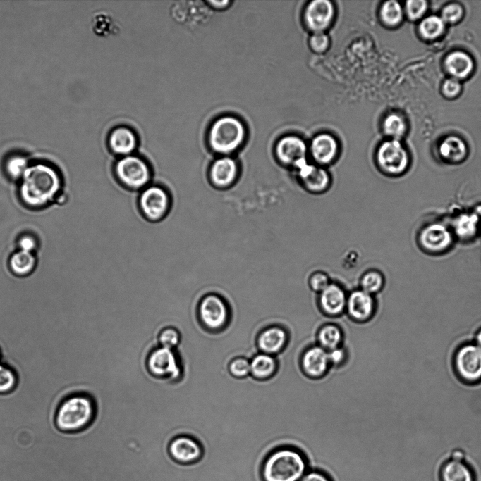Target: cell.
<instances>
[{
    "instance_id": "18",
    "label": "cell",
    "mask_w": 481,
    "mask_h": 481,
    "mask_svg": "<svg viewBox=\"0 0 481 481\" xmlns=\"http://www.w3.org/2000/svg\"><path fill=\"white\" fill-rule=\"evenodd\" d=\"M313 163L325 167L334 163L339 153V144L331 135L320 134L311 141L308 148Z\"/></svg>"
},
{
    "instance_id": "30",
    "label": "cell",
    "mask_w": 481,
    "mask_h": 481,
    "mask_svg": "<svg viewBox=\"0 0 481 481\" xmlns=\"http://www.w3.org/2000/svg\"><path fill=\"white\" fill-rule=\"evenodd\" d=\"M317 339L321 346L329 351L339 347L343 339V332L337 325L329 324L319 330Z\"/></svg>"
},
{
    "instance_id": "10",
    "label": "cell",
    "mask_w": 481,
    "mask_h": 481,
    "mask_svg": "<svg viewBox=\"0 0 481 481\" xmlns=\"http://www.w3.org/2000/svg\"><path fill=\"white\" fill-rule=\"evenodd\" d=\"M376 161L379 169L385 175L398 176L407 170L409 157L400 142L393 139L379 146L376 154Z\"/></svg>"
},
{
    "instance_id": "17",
    "label": "cell",
    "mask_w": 481,
    "mask_h": 481,
    "mask_svg": "<svg viewBox=\"0 0 481 481\" xmlns=\"http://www.w3.org/2000/svg\"><path fill=\"white\" fill-rule=\"evenodd\" d=\"M346 308L353 320L366 322L372 318L376 303L373 295L359 288L348 295Z\"/></svg>"
},
{
    "instance_id": "14",
    "label": "cell",
    "mask_w": 481,
    "mask_h": 481,
    "mask_svg": "<svg viewBox=\"0 0 481 481\" xmlns=\"http://www.w3.org/2000/svg\"><path fill=\"white\" fill-rule=\"evenodd\" d=\"M240 172L241 166L236 158L231 156H219L212 162L208 176L213 186L226 189L237 182Z\"/></svg>"
},
{
    "instance_id": "11",
    "label": "cell",
    "mask_w": 481,
    "mask_h": 481,
    "mask_svg": "<svg viewBox=\"0 0 481 481\" xmlns=\"http://www.w3.org/2000/svg\"><path fill=\"white\" fill-rule=\"evenodd\" d=\"M139 207L149 220H160L170 209V194L162 186L150 184L140 192Z\"/></svg>"
},
{
    "instance_id": "33",
    "label": "cell",
    "mask_w": 481,
    "mask_h": 481,
    "mask_svg": "<svg viewBox=\"0 0 481 481\" xmlns=\"http://www.w3.org/2000/svg\"><path fill=\"white\" fill-rule=\"evenodd\" d=\"M30 164L27 158L21 155H13L8 158L5 163L6 173L13 179H21Z\"/></svg>"
},
{
    "instance_id": "26",
    "label": "cell",
    "mask_w": 481,
    "mask_h": 481,
    "mask_svg": "<svg viewBox=\"0 0 481 481\" xmlns=\"http://www.w3.org/2000/svg\"><path fill=\"white\" fill-rule=\"evenodd\" d=\"M250 374L255 380H264L272 377L276 369V361L267 354H260L250 361Z\"/></svg>"
},
{
    "instance_id": "7",
    "label": "cell",
    "mask_w": 481,
    "mask_h": 481,
    "mask_svg": "<svg viewBox=\"0 0 481 481\" xmlns=\"http://www.w3.org/2000/svg\"><path fill=\"white\" fill-rule=\"evenodd\" d=\"M453 368L458 378L465 384L481 382V349L475 343L458 347L453 356Z\"/></svg>"
},
{
    "instance_id": "47",
    "label": "cell",
    "mask_w": 481,
    "mask_h": 481,
    "mask_svg": "<svg viewBox=\"0 0 481 481\" xmlns=\"http://www.w3.org/2000/svg\"><path fill=\"white\" fill-rule=\"evenodd\" d=\"M121 368L119 367L118 366H117L116 367L114 368L112 370H111L110 371H109V372H107L106 373H105V375H104V380L105 377H106L111 375L113 373L117 371L118 370H119V369H121ZM103 385H104V384H103ZM102 409L104 410V411H102V413H103L104 416L105 425H106V411H105V409H104V406H102Z\"/></svg>"
},
{
    "instance_id": "45",
    "label": "cell",
    "mask_w": 481,
    "mask_h": 481,
    "mask_svg": "<svg viewBox=\"0 0 481 481\" xmlns=\"http://www.w3.org/2000/svg\"><path fill=\"white\" fill-rule=\"evenodd\" d=\"M300 481H332L331 479L321 470H308Z\"/></svg>"
},
{
    "instance_id": "28",
    "label": "cell",
    "mask_w": 481,
    "mask_h": 481,
    "mask_svg": "<svg viewBox=\"0 0 481 481\" xmlns=\"http://www.w3.org/2000/svg\"><path fill=\"white\" fill-rule=\"evenodd\" d=\"M36 258L32 252L23 250L14 253L9 261L11 272L17 276H26L34 270Z\"/></svg>"
},
{
    "instance_id": "8",
    "label": "cell",
    "mask_w": 481,
    "mask_h": 481,
    "mask_svg": "<svg viewBox=\"0 0 481 481\" xmlns=\"http://www.w3.org/2000/svg\"><path fill=\"white\" fill-rule=\"evenodd\" d=\"M146 366L152 375L159 379L176 381L183 373L178 355L173 349L160 346L150 352Z\"/></svg>"
},
{
    "instance_id": "43",
    "label": "cell",
    "mask_w": 481,
    "mask_h": 481,
    "mask_svg": "<svg viewBox=\"0 0 481 481\" xmlns=\"http://www.w3.org/2000/svg\"><path fill=\"white\" fill-rule=\"evenodd\" d=\"M37 242L31 235H24L18 239L20 250L32 252L36 249Z\"/></svg>"
},
{
    "instance_id": "19",
    "label": "cell",
    "mask_w": 481,
    "mask_h": 481,
    "mask_svg": "<svg viewBox=\"0 0 481 481\" xmlns=\"http://www.w3.org/2000/svg\"><path fill=\"white\" fill-rule=\"evenodd\" d=\"M168 450L172 458L183 464L191 463L198 460L202 454L198 442L187 435H179L173 439L169 444Z\"/></svg>"
},
{
    "instance_id": "35",
    "label": "cell",
    "mask_w": 481,
    "mask_h": 481,
    "mask_svg": "<svg viewBox=\"0 0 481 481\" xmlns=\"http://www.w3.org/2000/svg\"><path fill=\"white\" fill-rule=\"evenodd\" d=\"M380 15L382 20L389 25H396L402 19L403 12L401 5L396 1H388L383 4Z\"/></svg>"
},
{
    "instance_id": "16",
    "label": "cell",
    "mask_w": 481,
    "mask_h": 481,
    "mask_svg": "<svg viewBox=\"0 0 481 481\" xmlns=\"http://www.w3.org/2000/svg\"><path fill=\"white\" fill-rule=\"evenodd\" d=\"M334 13V6L330 1H310L305 10V24L314 32H324L332 22Z\"/></svg>"
},
{
    "instance_id": "46",
    "label": "cell",
    "mask_w": 481,
    "mask_h": 481,
    "mask_svg": "<svg viewBox=\"0 0 481 481\" xmlns=\"http://www.w3.org/2000/svg\"><path fill=\"white\" fill-rule=\"evenodd\" d=\"M229 3V1H209V4L211 6H212L217 8H224L228 5Z\"/></svg>"
},
{
    "instance_id": "37",
    "label": "cell",
    "mask_w": 481,
    "mask_h": 481,
    "mask_svg": "<svg viewBox=\"0 0 481 481\" xmlns=\"http://www.w3.org/2000/svg\"><path fill=\"white\" fill-rule=\"evenodd\" d=\"M228 370L229 374L234 378H245L250 374V361L244 357H236L229 361Z\"/></svg>"
},
{
    "instance_id": "22",
    "label": "cell",
    "mask_w": 481,
    "mask_h": 481,
    "mask_svg": "<svg viewBox=\"0 0 481 481\" xmlns=\"http://www.w3.org/2000/svg\"><path fill=\"white\" fill-rule=\"evenodd\" d=\"M109 146L112 153L120 157L133 154L137 147L136 136L128 127H117L109 135Z\"/></svg>"
},
{
    "instance_id": "42",
    "label": "cell",
    "mask_w": 481,
    "mask_h": 481,
    "mask_svg": "<svg viewBox=\"0 0 481 481\" xmlns=\"http://www.w3.org/2000/svg\"><path fill=\"white\" fill-rule=\"evenodd\" d=\"M442 90L446 96L453 97L460 92L461 85L457 79L450 78L444 82Z\"/></svg>"
},
{
    "instance_id": "9",
    "label": "cell",
    "mask_w": 481,
    "mask_h": 481,
    "mask_svg": "<svg viewBox=\"0 0 481 481\" xmlns=\"http://www.w3.org/2000/svg\"><path fill=\"white\" fill-rule=\"evenodd\" d=\"M438 479L439 481H477V475L466 453L456 449L442 459L438 468Z\"/></svg>"
},
{
    "instance_id": "39",
    "label": "cell",
    "mask_w": 481,
    "mask_h": 481,
    "mask_svg": "<svg viewBox=\"0 0 481 481\" xmlns=\"http://www.w3.org/2000/svg\"><path fill=\"white\" fill-rule=\"evenodd\" d=\"M309 44L312 51L322 53L328 49L329 39L324 32H313L310 37Z\"/></svg>"
},
{
    "instance_id": "12",
    "label": "cell",
    "mask_w": 481,
    "mask_h": 481,
    "mask_svg": "<svg viewBox=\"0 0 481 481\" xmlns=\"http://www.w3.org/2000/svg\"><path fill=\"white\" fill-rule=\"evenodd\" d=\"M301 187L312 194L326 192L331 185V176L325 167L305 161L295 170Z\"/></svg>"
},
{
    "instance_id": "34",
    "label": "cell",
    "mask_w": 481,
    "mask_h": 481,
    "mask_svg": "<svg viewBox=\"0 0 481 481\" xmlns=\"http://www.w3.org/2000/svg\"><path fill=\"white\" fill-rule=\"evenodd\" d=\"M157 340L160 346L173 349L181 344V334L176 326H165L159 332Z\"/></svg>"
},
{
    "instance_id": "44",
    "label": "cell",
    "mask_w": 481,
    "mask_h": 481,
    "mask_svg": "<svg viewBox=\"0 0 481 481\" xmlns=\"http://www.w3.org/2000/svg\"><path fill=\"white\" fill-rule=\"evenodd\" d=\"M329 363L339 366L345 360L346 351L343 348L336 347L327 351Z\"/></svg>"
},
{
    "instance_id": "1",
    "label": "cell",
    "mask_w": 481,
    "mask_h": 481,
    "mask_svg": "<svg viewBox=\"0 0 481 481\" xmlns=\"http://www.w3.org/2000/svg\"><path fill=\"white\" fill-rule=\"evenodd\" d=\"M20 194L28 207L37 208L47 205L59 194L62 181L58 171L47 163L30 165L20 179Z\"/></svg>"
},
{
    "instance_id": "41",
    "label": "cell",
    "mask_w": 481,
    "mask_h": 481,
    "mask_svg": "<svg viewBox=\"0 0 481 481\" xmlns=\"http://www.w3.org/2000/svg\"><path fill=\"white\" fill-rule=\"evenodd\" d=\"M406 8L409 18L412 20H416L425 13L427 8V2L423 0L408 1H406Z\"/></svg>"
},
{
    "instance_id": "38",
    "label": "cell",
    "mask_w": 481,
    "mask_h": 481,
    "mask_svg": "<svg viewBox=\"0 0 481 481\" xmlns=\"http://www.w3.org/2000/svg\"><path fill=\"white\" fill-rule=\"evenodd\" d=\"M331 282L329 275L322 270H317L311 273L308 280L310 289L318 294L324 289Z\"/></svg>"
},
{
    "instance_id": "15",
    "label": "cell",
    "mask_w": 481,
    "mask_h": 481,
    "mask_svg": "<svg viewBox=\"0 0 481 481\" xmlns=\"http://www.w3.org/2000/svg\"><path fill=\"white\" fill-rule=\"evenodd\" d=\"M308 148L303 139L298 136L288 135L281 138L275 147L278 161L293 170L307 159Z\"/></svg>"
},
{
    "instance_id": "5",
    "label": "cell",
    "mask_w": 481,
    "mask_h": 481,
    "mask_svg": "<svg viewBox=\"0 0 481 481\" xmlns=\"http://www.w3.org/2000/svg\"><path fill=\"white\" fill-rule=\"evenodd\" d=\"M114 173L118 182L131 190L140 191L152 182L150 164L137 154L118 157L114 164Z\"/></svg>"
},
{
    "instance_id": "40",
    "label": "cell",
    "mask_w": 481,
    "mask_h": 481,
    "mask_svg": "<svg viewBox=\"0 0 481 481\" xmlns=\"http://www.w3.org/2000/svg\"><path fill=\"white\" fill-rule=\"evenodd\" d=\"M463 15L462 7L457 4H451L444 8L442 19L444 23H453L458 21Z\"/></svg>"
},
{
    "instance_id": "21",
    "label": "cell",
    "mask_w": 481,
    "mask_h": 481,
    "mask_svg": "<svg viewBox=\"0 0 481 481\" xmlns=\"http://www.w3.org/2000/svg\"><path fill=\"white\" fill-rule=\"evenodd\" d=\"M328 353L322 346H314L307 349L302 356V368L305 375L312 378L322 377L328 370Z\"/></svg>"
},
{
    "instance_id": "6",
    "label": "cell",
    "mask_w": 481,
    "mask_h": 481,
    "mask_svg": "<svg viewBox=\"0 0 481 481\" xmlns=\"http://www.w3.org/2000/svg\"><path fill=\"white\" fill-rule=\"evenodd\" d=\"M231 307L221 296L210 293L200 301L197 314L201 325L213 332L225 329L231 320Z\"/></svg>"
},
{
    "instance_id": "29",
    "label": "cell",
    "mask_w": 481,
    "mask_h": 481,
    "mask_svg": "<svg viewBox=\"0 0 481 481\" xmlns=\"http://www.w3.org/2000/svg\"><path fill=\"white\" fill-rule=\"evenodd\" d=\"M385 280L378 270L370 269L360 276V289L372 295L379 293L384 287Z\"/></svg>"
},
{
    "instance_id": "31",
    "label": "cell",
    "mask_w": 481,
    "mask_h": 481,
    "mask_svg": "<svg viewBox=\"0 0 481 481\" xmlns=\"http://www.w3.org/2000/svg\"><path fill=\"white\" fill-rule=\"evenodd\" d=\"M17 371L6 363H0V395L8 394L17 388Z\"/></svg>"
},
{
    "instance_id": "27",
    "label": "cell",
    "mask_w": 481,
    "mask_h": 481,
    "mask_svg": "<svg viewBox=\"0 0 481 481\" xmlns=\"http://www.w3.org/2000/svg\"><path fill=\"white\" fill-rule=\"evenodd\" d=\"M479 218L476 213H463L458 215L453 222V233L462 239L473 237L478 228Z\"/></svg>"
},
{
    "instance_id": "4",
    "label": "cell",
    "mask_w": 481,
    "mask_h": 481,
    "mask_svg": "<svg viewBox=\"0 0 481 481\" xmlns=\"http://www.w3.org/2000/svg\"><path fill=\"white\" fill-rule=\"evenodd\" d=\"M245 135V127L240 120L232 116L221 117L210 128L209 145L214 153L230 156L241 146Z\"/></svg>"
},
{
    "instance_id": "36",
    "label": "cell",
    "mask_w": 481,
    "mask_h": 481,
    "mask_svg": "<svg viewBox=\"0 0 481 481\" xmlns=\"http://www.w3.org/2000/svg\"><path fill=\"white\" fill-rule=\"evenodd\" d=\"M383 128L387 135L392 137L394 139H398L404 134L406 126L401 116L390 114L384 119Z\"/></svg>"
},
{
    "instance_id": "49",
    "label": "cell",
    "mask_w": 481,
    "mask_h": 481,
    "mask_svg": "<svg viewBox=\"0 0 481 481\" xmlns=\"http://www.w3.org/2000/svg\"><path fill=\"white\" fill-rule=\"evenodd\" d=\"M1 359H2V353H1V350L0 349V363L1 362Z\"/></svg>"
},
{
    "instance_id": "3",
    "label": "cell",
    "mask_w": 481,
    "mask_h": 481,
    "mask_svg": "<svg viewBox=\"0 0 481 481\" xmlns=\"http://www.w3.org/2000/svg\"><path fill=\"white\" fill-rule=\"evenodd\" d=\"M308 471L304 454L296 449L282 447L272 451L261 468L263 481H300Z\"/></svg>"
},
{
    "instance_id": "32",
    "label": "cell",
    "mask_w": 481,
    "mask_h": 481,
    "mask_svg": "<svg viewBox=\"0 0 481 481\" xmlns=\"http://www.w3.org/2000/svg\"><path fill=\"white\" fill-rule=\"evenodd\" d=\"M444 24L442 18L431 15L421 22L420 32L425 38L432 39L441 35L444 29Z\"/></svg>"
},
{
    "instance_id": "13",
    "label": "cell",
    "mask_w": 481,
    "mask_h": 481,
    "mask_svg": "<svg viewBox=\"0 0 481 481\" xmlns=\"http://www.w3.org/2000/svg\"><path fill=\"white\" fill-rule=\"evenodd\" d=\"M453 239V232L441 223H432L425 225L418 235L420 247L431 254H439L447 251L451 246Z\"/></svg>"
},
{
    "instance_id": "2",
    "label": "cell",
    "mask_w": 481,
    "mask_h": 481,
    "mask_svg": "<svg viewBox=\"0 0 481 481\" xmlns=\"http://www.w3.org/2000/svg\"><path fill=\"white\" fill-rule=\"evenodd\" d=\"M97 416L95 399L87 392H75L60 401L54 413L56 427L65 433H75L87 429Z\"/></svg>"
},
{
    "instance_id": "20",
    "label": "cell",
    "mask_w": 481,
    "mask_h": 481,
    "mask_svg": "<svg viewBox=\"0 0 481 481\" xmlns=\"http://www.w3.org/2000/svg\"><path fill=\"white\" fill-rule=\"evenodd\" d=\"M348 295L336 282L330 284L319 293V304L322 311L330 316H339L346 308Z\"/></svg>"
},
{
    "instance_id": "25",
    "label": "cell",
    "mask_w": 481,
    "mask_h": 481,
    "mask_svg": "<svg viewBox=\"0 0 481 481\" xmlns=\"http://www.w3.org/2000/svg\"><path fill=\"white\" fill-rule=\"evenodd\" d=\"M439 150L443 159L453 163L463 160L467 154V148L465 143L462 139L456 136H450L445 138L440 144Z\"/></svg>"
},
{
    "instance_id": "23",
    "label": "cell",
    "mask_w": 481,
    "mask_h": 481,
    "mask_svg": "<svg viewBox=\"0 0 481 481\" xmlns=\"http://www.w3.org/2000/svg\"><path fill=\"white\" fill-rule=\"evenodd\" d=\"M287 342V334L280 327H269L257 337L258 348L264 354H276L283 349Z\"/></svg>"
},
{
    "instance_id": "24",
    "label": "cell",
    "mask_w": 481,
    "mask_h": 481,
    "mask_svg": "<svg viewBox=\"0 0 481 481\" xmlns=\"http://www.w3.org/2000/svg\"><path fill=\"white\" fill-rule=\"evenodd\" d=\"M448 72L456 79L467 77L473 70L471 58L463 51H453L448 55L445 61Z\"/></svg>"
},
{
    "instance_id": "48",
    "label": "cell",
    "mask_w": 481,
    "mask_h": 481,
    "mask_svg": "<svg viewBox=\"0 0 481 481\" xmlns=\"http://www.w3.org/2000/svg\"><path fill=\"white\" fill-rule=\"evenodd\" d=\"M475 344L481 349V328L475 333Z\"/></svg>"
}]
</instances>
